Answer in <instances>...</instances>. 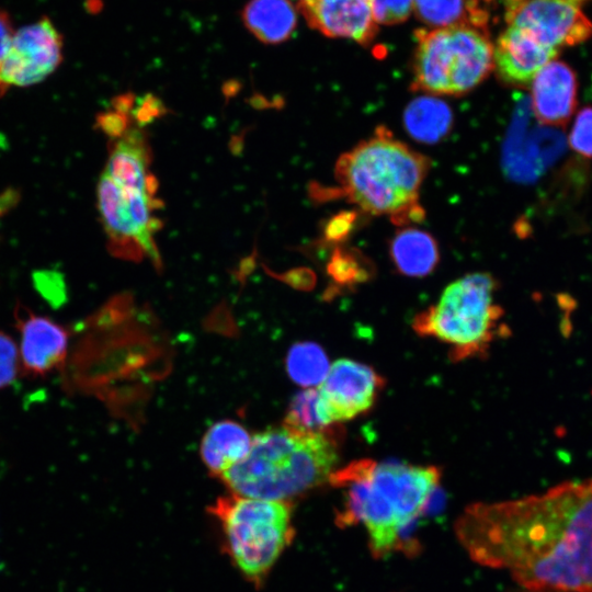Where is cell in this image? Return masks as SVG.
Returning a JSON list of instances; mask_svg holds the SVG:
<instances>
[{"mask_svg": "<svg viewBox=\"0 0 592 592\" xmlns=\"http://www.w3.org/2000/svg\"><path fill=\"white\" fill-rule=\"evenodd\" d=\"M455 533L475 562L530 591L592 592V479L468 505Z\"/></svg>", "mask_w": 592, "mask_h": 592, "instance_id": "1", "label": "cell"}, {"mask_svg": "<svg viewBox=\"0 0 592 592\" xmlns=\"http://www.w3.org/2000/svg\"><path fill=\"white\" fill-rule=\"evenodd\" d=\"M440 479L435 466L353 460L329 478L343 490L335 522L362 525L372 555L384 557L403 548L405 533L425 511Z\"/></svg>", "mask_w": 592, "mask_h": 592, "instance_id": "2", "label": "cell"}, {"mask_svg": "<svg viewBox=\"0 0 592 592\" xmlns=\"http://www.w3.org/2000/svg\"><path fill=\"white\" fill-rule=\"evenodd\" d=\"M338 458L333 430L299 431L284 424L252 437L246 457L220 478L231 493L289 502L329 481Z\"/></svg>", "mask_w": 592, "mask_h": 592, "instance_id": "3", "label": "cell"}, {"mask_svg": "<svg viewBox=\"0 0 592 592\" xmlns=\"http://www.w3.org/2000/svg\"><path fill=\"white\" fill-rule=\"evenodd\" d=\"M430 159L395 139L385 128L340 156L334 175L342 195L371 215H388L392 223H418V203Z\"/></svg>", "mask_w": 592, "mask_h": 592, "instance_id": "4", "label": "cell"}, {"mask_svg": "<svg viewBox=\"0 0 592 592\" xmlns=\"http://www.w3.org/2000/svg\"><path fill=\"white\" fill-rule=\"evenodd\" d=\"M223 548L247 581L262 585L295 536L291 502L230 493L209 506Z\"/></svg>", "mask_w": 592, "mask_h": 592, "instance_id": "5", "label": "cell"}, {"mask_svg": "<svg viewBox=\"0 0 592 592\" xmlns=\"http://www.w3.org/2000/svg\"><path fill=\"white\" fill-rule=\"evenodd\" d=\"M497 287L488 273H471L454 281L434 305L414 316L413 331L447 344L454 362L486 354L504 330L503 310L494 303Z\"/></svg>", "mask_w": 592, "mask_h": 592, "instance_id": "6", "label": "cell"}, {"mask_svg": "<svg viewBox=\"0 0 592 592\" xmlns=\"http://www.w3.org/2000/svg\"><path fill=\"white\" fill-rule=\"evenodd\" d=\"M412 60L414 91L464 95L493 71V44L488 29L460 24L418 30Z\"/></svg>", "mask_w": 592, "mask_h": 592, "instance_id": "7", "label": "cell"}, {"mask_svg": "<svg viewBox=\"0 0 592 592\" xmlns=\"http://www.w3.org/2000/svg\"><path fill=\"white\" fill-rule=\"evenodd\" d=\"M96 196L109 250L124 259H140L147 254L159 263L153 239L159 223L152 216L150 202L141 194L125 190L104 173L100 177Z\"/></svg>", "mask_w": 592, "mask_h": 592, "instance_id": "8", "label": "cell"}, {"mask_svg": "<svg viewBox=\"0 0 592 592\" xmlns=\"http://www.w3.org/2000/svg\"><path fill=\"white\" fill-rule=\"evenodd\" d=\"M509 26L524 31L542 45L559 50L592 36V22L570 0H503Z\"/></svg>", "mask_w": 592, "mask_h": 592, "instance_id": "9", "label": "cell"}, {"mask_svg": "<svg viewBox=\"0 0 592 592\" xmlns=\"http://www.w3.org/2000/svg\"><path fill=\"white\" fill-rule=\"evenodd\" d=\"M384 385L385 379L371 366L350 358L337 360L316 388L322 425L328 428L365 413Z\"/></svg>", "mask_w": 592, "mask_h": 592, "instance_id": "10", "label": "cell"}, {"mask_svg": "<svg viewBox=\"0 0 592 592\" xmlns=\"http://www.w3.org/2000/svg\"><path fill=\"white\" fill-rule=\"evenodd\" d=\"M62 60V39L46 16L15 31L11 45L0 59V96L13 87L38 83Z\"/></svg>", "mask_w": 592, "mask_h": 592, "instance_id": "11", "label": "cell"}, {"mask_svg": "<svg viewBox=\"0 0 592 592\" xmlns=\"http://www.w3.org/2000/svg\"><path fill=\"white\" fill-rule=\"evenodd\" d=\"M506 143L504 163L508 173L517 180H535L555 161L565 148L562 134L533 126L530 101L516 109Z\"/></svg>", "mask_w": 592, "mask_h": 592, "instance_id": "12", "label": "cell"}, {"mask_svg": "<svg viewBox=\"0 0 592 592\" xmlns=\"http://www.w3.org/2000/svg\"><path fill=\"white\" fill-rule=\"evenodd\" d=\"M310 27L333 38L368 45L377 33L371 0H297Z\"/></svg>", "mask_w": 592, "mask_h": 592, "instance_id": "13", "label": "cell"}, {"mask_svg": "<svg viewBox=\"0 0 592 592\" xmlns=\"http://www.w3.org/2000/svg\"><path fill=\"white\" fill-rule=\"evenodd\" d=\"M15 317L24 371L33 376H43L59 367L67 356V330L48 317L22 306H19Z\"/></svg>", "mask_w": 592, "mask_h": 592, "instance_id": "14", "label": "cell"}, {"mask_svg": "<svg viewBox=\"0 0 592 592\" xmlns=\"http://www.w3.org/2000/svg\"><path fill=\"white\" fill-rule=\"evenodd\" d=\"M558 53L524 31L509 26L493 46V70L502 83L526 88L545 65L556 59Z\"/></svg>", "mask_w": 592, "mask_h": 592, "instance_id": "15", "label": "cell"}, {"mask_svg": "<svg viewBox=\"0 0 592 592\" xmlns=\"http://www.w3.org/2000/svg\"><path fill=\"white\" fill-rule=\"evenodd\" d=\"M578 81L570 66L551 60L531 83V110L535 119L549 127L568 123L577 106Z\"/></svg>", "mask_w": 592, "mask_h": 592, "instance_id": "16", "label": "cell"}, {"mask_svg": "<svg viewBox=\"0 0 592 592\" xmlns=\"http://www.w3.org/2000/svg\"><path fill=\"white\" fill-rule=\"evenodd\" d=\"M151 151L147 136L139 127L129 128L110 144L104 174L121 186L156 196L158 179L149 172Z\"/></svg>", "mask_w": 592, "mask_h": 592, "instance_id": "17", "label": "cell"}, {"mask_svg": "<svg viewBox=\"0 0 592 592\" xmlns=\"http://www.w3.org/2000/svg\"><path fill=\"white\" fill-rule=\"evenodd\" d=\"M389 255L395 269L409 277L431 274L440 261L434 237L414 227H405L395 234L389 242Z\"/></svg>", "mask_w": 592, "mask_h": 592, "instance_id": "18", "label": "cell"}, {"mask_svg": "<svg viewBox=\"0 0 592 592\" xmlns=\"http://www.w3.org/2000/svg\"><path fill=\"white\" fill-rule=\"evenodd\" d=\"M252 437L234 421H220L212 425L202 441V458L207 468L220 477L249 453Z\"/></svg>", "mask_w": 592, "mask_h": 592, "instance_id": "19", "label": "cell"}, {"mask_svg": "<svg viewBox=\"0 0 592 592\" xmlns=\"http://www.w3.org/2000/svg\"><path fill=\"white\" fill-rule=\"evenodd\" d=\"M247 29L265 44L288 39L297 24V14L291 0H250L242 11Z\"/></svg>", "mask_w": 592, "mask_h": 592, "instance_id": "20", "label": "cell"}, {"mask_svg": "<svg viewBox=\"0 0 592 592\" xmlns=\"http://www.w3.org/2000/svg\"><path fill=\"white\" fill-rule=\"evenodd\" d=\"M403 125L415 140L423 144H436L449 133L453 114L444 101L432 95H423L407 105Z\"/></svg>", "mask_w": 592, "mask_h": 592, "instance_id": "21", "label": "cell"}, {"mask_svg": "<svg viewBox=\"0 0 592 592\" xmlns=\"http://www.w3.org/2000/svg\"><path fill=\"white\" fill-rule=\"evenodd\" d=\"M413 10L430 27L471 24L488 29L489 13L477 0H413Z\"/></svg>", "mask_w": 592, "mask_h": 592, "instance_id": "22", "label": "cell"}, {"mask_svg": "<svg viewBox=\"0 0 592 592\" xmlns=\"http://www.w3.org/2000/svg\"><path fill=\"white\" fill-rule=\"evenodd\" d=\"M291 378L303 387L319 385L330 367L323 350L311 342L293 345L286 358Z\"/></svg>", "mask_w": 592, "mask_h": 592, "instance_id": "23", "label": "cell"}, {"mask_svg": "<svg viewBox=\"0 0 592 592\" xmlns=\"http://www.w3.org/2000/svg\"><path fill=\"white\" fill-rule=\"evenodd\" d=\"M367 266L358 252L338 246L332 251L327 271L337 283L353 285L368 278Z\"/></svg>", "mask_w": 592, "mask_h": 592, "instance_id": "24", "label": "cell"}, {"mask_svg": "<svg viewBox=\"0 0 592 592\" xmlns=\"http://www.w3.org/2000/svg\"><path fill=\"white\" fill-rule=\"evenodd\" d=\"M285 425L299 431H320L322 425L317 409V390L307 388L292 400Z\"/></svg>", "mask_w": 592, "mask_h": 592, "instance_id": "25", "label": "cell"}, {"mask_svg": "<svg viewBox=\"0 0 592 592\" xmlns=\"http://www.w3.org/2000/svg\"><path fill=\"white\" fill-rule=\"evenodd\" d=\"M357 220L358 213L356 210H342L332 215L322 227L321 241L328 246H340L349 238Z\"/></svg>", "mask_w": 592, "mask_h": 592, "instance_id": "26", "label": "cell"}, {"mask_svg": "<svg viewBox=\"0 0 592 592\" xmlns=\"http://www.w3.org/2000/svg\"><path fill=\"white\" fill-rule=\"evenodd\" d=\"M371 5L376 24L394 25L409 18L413 0H371Z\"/></svg>", "mask_w": 592, "mask_h": 592, "instance_id": "27", "label": "cell"}, {"mask_svg": "<svg viewBox=\"0 0 592 592\" xmlns=\"http://www.w3.org/2000/svg\"><path fill=\"white\" fill-rule=\"evenodd\" d=\"M569 144L581 156L592 157V107H584L577 114Z\"/></svg>", "mask_w": 592, "mask_h": 592, "instance_id": "28", "label": "cell"}, {"mask_svg": "<svg viewBox=\"0 0 592 592\" xmlns=\"http://www.w3.org/2000/svg\"><path fill=\"white\" fill-rule=\"evenodd\" d=\"M19 355L11 337L0 331V389L14 382L18 375Z\"/></svg>", "mask_w": 592, "mask_h": 592, "instance_id": "29", "label": "cell"}, {"mask_svg": "<svg viewBox=\"0 0 592 592\" xmlns=\"http://www.w3.org/2000/svg\"><path fill=\"white\" fill-rule=\"evenodd\" d=\"M168 113L164 103L155 94L147 93L135 101L130 117L137 127H145Z\"/></svg>", "mask_w": 592, "mask_h": 592, "instance_id": "30", "label": "cell"}, {"mask_svg": "<svg viewBox=\"0 0 592 592\" xmlns=\"http://www.w3.org/2000/svg\"><path fill=\"white\" fill-rule=\"evenodd\" d=\"M96 124L104 134L112 139H117L128 132L132 125V118L130 115L113 110L99 114Z\"/></svg>", "mask_w": 592, "mask_h": 592, "instance_id": "31", "label": "cell"}, {"mask_svg": "<svg viewBox=\"0 0 592 592\" xmlns=\"http://www.w3.org/2000/svg\"><path fill=\"white\" fill-rule=\"evenodd\" d=\"M14 29L8 12L0 10V59L9 49L14 36Z\"/></svg>", "mask_w": 592, "mask_h": 592, "instance_id": "32", "label": "cell"}, {"mask_svg": "<svg viewBox=\"0 0 592 592\" xmlns=\"http://www.w3.org/2000/svg\"><path fill=\"white\" fill-rule=\"evenodd\" d=\"M20 198V194L14 189H8L0 193V218L12 209Z\"/></svg>", "mask_w": 592, "mask_h": 592, "instance_id": "33", "label": "cell"}, {"mask_svg": "<svg viewBox=\"0 0 592 592\" xmlns=\"http://www.w3.org/2000/svg\"><path fill=\"white\" fill-rule=\"evenodd\" d=\"M135 101L136 99L130 92L119 94L113 100V107L117 112L130 115Z\"/></svg>", "mask_w": 592, "mask_h": 592, "instance_id": "34", "label": "cell"}, {"mask_svg": "<svg viewBox=\"0 0 592 592\" xmlns=\"http://www.w3.org/2000/svg\"><path fill=\"white\" fill-rule=\"evenodd\" d=\"M570 1L577 2V1H581V0H570Z\"/></svg>", "mask_w": 592, "mask_h": 592, "instance_id": "35", "label": "cell"}]
</instances>
